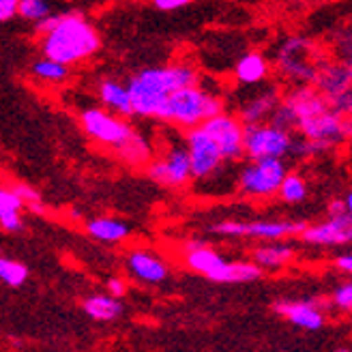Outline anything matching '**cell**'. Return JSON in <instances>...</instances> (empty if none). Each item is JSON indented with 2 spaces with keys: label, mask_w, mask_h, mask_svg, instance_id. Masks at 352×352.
Wrapping results in <instances>:
<instances>
[{
  "label": "cell",
  "mask_w": 352,
  "mask_h": 352,
  "mask_svg": "<svg viewBox=\"0 0 352 352\" xmlns=\"http://www.w3.org/2000/svg\"><path fill=\"white\" fill-rule=\"evenodd\" d=\"M200 76L189 65H168V67H153L135 74L127 88L131 93L133 112L138 116H155L160 114L168 97L181 88L198 86Z\"/></svg>",
  "instance_id": "1"
},
{
  "label": "cell",
  "mask_w": 352,
  "mask_h": 352,
  "mask_svg": "<svg viewBox=\"0 0 352 352\" xmlns=\"http://www.w3.org/2000/svg\"><path fill=\"white\" fill-rule=\"evenodd\" d=\"M99 34L82 13H63L58 26L41 39L45 58L65 67L93 56L99 50Z\"/></svg>",
  "instance_id": "2"
},
{
  "label": "cell",
  "mask_w": 352,
  "mask_h": 352,
  "mask_svg": "<svg viewBox=\"0 0 352 352\" xmlns=\"http://www.w3.org/2000/svg\"><path fill=\"white\" fill-rule=\"evenodd\" d=\"M221 108L223 103L219 97L208 95L200 86H189L172 93L164 103V108L160 110V114H157V118L176 122L181 127L196 129L202 127L206 120L219 116Z\"/></svg>",
  "instance_id": "3"
},
{
  "label": "cell",
  "mask_w": 352,
  "mask_h": 352,
  "mask_svg": "<svg viewBox=\"0 0 352 352\" xmlns=\"http://www.w3.org/2000/svg\"><path fill=\"white\" fill-rule=\"evenodd\" d=\"M314 47L307 39L301 37H290L281 41L277 50V69L284 74L288 80L298 82L301 86H311L318 78V67L314 63Z\"/></svg>",
  "instance_id": "4"
},
{
  "label": "cell",
  "mask_w": 352,
  "mask_h": 352,
  "mask_svg": "<svg viewBox=\"0 0 352 352\" xmlns=\"http://www.w3.org/2000/svg\"><path fill=\"white\" fill-rule=\"evenodd\" d=\"M292 146H294V140L290 131L277 129L271 122L245 127V155H248L252 162L284 160V157L292 153Z\"/></svg>",
  "instance_id": "5"
},
{
  "label": "cell",
  "mask_w": 352,
  "mask_h": 352,
  "mask_svg": "<svg viewBox=\"0 0 352 352\" xmlns=\"http://www.w3.org/2000/svg\"><path fill=\"white\" fill-rule=\"evenodd\" d=\"M288 176L281 160H262L245 166L239 174V187L250 198H271L279 193Z\"/></svg>",
  "instance_id": "6"
},
{
  "label": "cell",
  "mask_w": 352,
  "mask_h": 352,
  "mask_svg": "<svg viewBox=\"0 0 352 352\" xmlns=\"http://www.w3.org/2000/svg\"><path fill=\"white\" fill-rule=\"evenodd\" d=\"M305 223L301 221H219L210 226V230L215 234H226V236H256V239H267V241H277L284 236L301 234L305 232Z\"/></svg>",
  "instance_id": "7"
},
{
  "label": "cell",
  "mask_w": 352,
  "mask_h": 352,
  "mask_svg": "<svg viewBox=\"0 0 352 352\" xmlns=\"http://www.w3.org/2000/svg\"><path fill=\"white\" fill-rule=\"evenodd\" d=\"M80 122L84 131L91 138H95L97 142L114 146V148H120L133 135V129L125 120L101 108H86L80 114Z\"/></svg>",
  "instance_id": "8"
},
{
  "label": "cell",
  "mask_w": 352,
  "mask_h": 352,
  "mask_svg": "<svg viewBox=\"0 0 352 352\" xmlns=\"http://www.w3.org/2000/svg\"><path fill=\"white\" fill-rule=\"evenodd\" d=\"M204 131L215 140L223 160L236 162L245 155V125L241 118L221 112L219 116L204 122Z\"/></svg>",
  "instance_id": "9"
},
{
  "label": "cell",
  "mask_w": 352,
  "mask_h": 352,
  "mask_svg": "<svg viewBox=\"0 0 352 352\" xmlns=\"http://www.w3.org/2000/svg\"><path fill=\"white\" fill-rule=\"evenodd\" d=\"M187 151L191 157V172L196 181H202L206 176L215 174L223 162L219 146L215 144V140L204 131V127H196L187 131Z\"/></svg>",
  "instance_id": "10"
},
{
  "label": "cell",
  "mask_w": 352,
  "mask_h": 352,
  "mask_svg": "<svg viewBox=\"0 0 352 352\" xmlns=\"http://www.w3.org/2000/svg\"><path fill=\"white\" fill-rule=\"evenodd\" d=\"M148 179L166 187H181L189 179H193L191 172V157L187 148L172 146L162 160H157L148 166Z\"/></svg>",
  "instance_id": "11"
},
{
  "label": "cell",
  "mask_w": 352,
  "mask_h": 352,
  "mask_svg": "<svg viewBox=\"0 0 352 352\" xmlns=\"http://www.w3.org/2000/svg\"><path fill=\"white\" fill-rule=\"evenodd\" d=\"M298 131L309 142H318V144H327L329 148L340 144L342 140H346L344 135V118L338 112H324L320 116H314L309 120H303L298 125Z\"/></svg>",
  "instance_id": "12"
},
{
  "label": "cell",
  "mask_w": 352,
  "mask_h": 352,
  "mask_svg": "<svg viewBox=\"0 0 352 352\" xmlns=\"http://www.w3.org/2000/svg\"><path fill=\"white\" fill-rule=\"evenodd\" d=\"M281 103L296 116L298 125H301L303 120H309L314 116H320L331 110L329 99L320 95L316 86H296L281 99Z\"/></svg>",
  "instance_id": "13"
},
{
  "label": "cell",
  "mask_w": 352,
  "mask_h": 352,
  "mask_svg": "<svg viewBox=\"0 0 352 352\" xmlns=\"http://www.w3.org/2000/svg\"><path fill=\"white\" fill-rule=\"evenodd\" d=\"M314 86L318 88V93L324 95L331 103L333 99L342 97L344 93H348L352 88V67L342 63V60L320 63L318 78H316Z\"/></svg>",
  "instance_id": "14"
},
{
  "label": "cell",
  "mask_w": 352,
  "mask_h": 352,
  "mask_svg": "<svg viewBox=\"0 0 352 352\" xmlns=\"http://www.w3.org/2000/svg\"><path fill=\"white\" fill-rule=\"evenodd\" d=\"M305 243L314 245H344L352 241V217H329L322 223L307 226L303 232Z\"/></svg>",
  "instance_id": "15"
},
{
  "label": "cell",
  "mask_w": 352,
  "mask_h": 352,
  "mask_svg": "<svg viewBox=\"0 0 352 352\" xmlns=\"http://www.w3.org/2000/svg\"><path fill=\"white\" fill-rule=\"evenodd\" d=\"M281 105V97L277 93V88H269L256 97H252L248 103L241 108V122L245 127L248 125H264L267 120H271V116L275 114V110Z\"/></svg>",
  "instance_id": "16"
},
{
  "label": "cell",
  "mask_w": 352,
  "mask_h": 352,
  "mask_svg": "<svg viewBox=\"0 0 352 352\" xmlns=\"http://www.w3.org/2000/svg\"><path fill=\"white\" fill-rule=\"evenodd\" d=\"M127 269L142 281H148V284H160L168 277V267L162 258L153 256L151 252L144 250H135L129 254L127 258Z\"/></svg>",
  "instance_id": "17"
},
{
  "label": "cell",
  "mask_w": 352,
  "mask_h": 352,
  "mask_svg": "<svg viewBox=\"0 0 352 352\" xmlns=\"http://www.w3.org/2000/svg\"><path fill=\"white\" fill-rule=\"evenodd\" d=\"M99 99L112 114H118V116L135 114L129 88L125 84L116 82V80H103L99 84Z\"/></svg>",
  "instance_id": "18"
},
{
  "label": "cell",
  "mask_w": 352,
  "mask_h": 352,
  "mask_svg": "<svg viewBox=\"0 0 352 352\" xmlns=\"http://www.w3.org/2000/svg\"><path fill=\"white\" fill-rule=\"evenodd\" d=\"M275 311H279L281 316H286V318L301 327V329H309V331H316L324 324V316L322 311L311 305V303H301V301H284V303H277L275 305Z\"/></svg>",
  "instance_id": "19"
},
{
  "label": "cell",
  "mask_w": 352,
  "mask_h": 352,
  "mask_svg": "<svg viewBox=\"0 0 352 352\" xmlns=\"http://www.w3.org/2000/svg\"><path fill=\"white\" fill-rule=\"evenodd\" d=\"M187 267L193 269V271H198L202 275H206L208 279L213 277L223 264L228 262L226 258H221L215 250H210L208 245L204 243H187Z\"/></svg>",
  "instance_id": "20"
},
{
  "label": "cell",
  "mask_w": 352,
  "mask_h": 352,
  "mask_svg": "<svg viewBox=\"0 0 352 352\" xmlns=\"http://www.w3.org/2000/svg\"><path fill=\"white\" fill-rule=\"evenodd\" d=\"M26 206L22 198L11 187L0 189V226H3L5 232H20L24 228L20 210Z\"/></svg>",
  "instance_id": "21"
},
{
  "label": "cell",
  "mask_w": 352,
  "mask_h": 352,
  "mask_svg": "<svg viewBox=\"0 0 352 352\" xmlns=\"http://www.w3.org/2000/svg\"><path fill=\"white\" fill-rule=\"evenodd\" d=\"M262 275V269L254 262H226L223 267L210 277L217 284H241V281H256Z\"/></svg>",
  "instance_id": "22"
},
{
  "label": "cell",
  "mask_w": 352,
  "mask_h": 352,
  "mask_svg": "<svg viewBox=\"0 0 352 352\" xmlns=\"http://www.w3.org/2000/svg\"><path fill=\"white\" fill-rule=\"evenodd\" d=\"M86 232L103 243H118L129 236V226L118 219L99 217V219H93L86 223Z\"/></svg>",
  "instance_id": "23"
},
{
  "label": "cell",
  "mask_w": 352,
  "mask_h": 352,
  "mask_svg": "<svg viewBox=\"0 0 352 352\" xmlns=\"http://www.w3.org/2000/svg\"><path fill=\"white\" fill-rule=\"evenodd\" d=\"M267 72H269V63L262 54L258 52H250V54H245L236 67H234V74H236V80L241 84H258L267 78Z\"/></svg>",
  "instance_id": "24"
},
{
  "label": "cell",
  "mask_w": 352,
  "mask_h": 352,
  "mask_svg": "<svg viewBox=\"0 0 352 352\" xmlns=\"http://www.w3.org/2000/svg\"><path fill=\"white\" fill-rule=\"evenodd\" d=\"M294 256V250L290 245L277 243V245H262V248L254 250V264L262 269H279L288 264Z\"/></svg>",
  "instance_id": "25"
},
{
  "label": "cell",
  "mask_w": 352,
  "mask_h": 352,
  "mask_svg": "<svg viewBox=\"0 0 352 352\" xmlns=\"http://www.w3.org/2000/svg\"><path fill=\"white\" fill-rule=\"evenodd\" d=\"M84 311L93 320H114L120 316L122 305L118 303V298L110 294H93L84 301Z\"/></svg>",
  "instance_id": "26"
},
{
  "label": "cell",
  "mask_w": 352,
  "mask_h": 352,
  "mask_svg": "<svg viewBox=\"0 0 352 352\" xmlns=\"http://www.w3.org/2000/svg\"><path fill=\"white\" fill-rule=\"evenodd\" d=\"M116 151H118V155L122 157V160H125L127 164H133V166L146 164L151 160V146H148V142L140 133H135V131H133V135L127 140V142L122 144L120 148H116Z\"/></svg>",
  "instance_id": "27"
},
{
  "label": "cell",
  "mask_w": 352,
  "mask_h": 352,
  "mask_svg": "<svg viewBox=\"0 0 352 352\" xmlns=\"http://www.w3.org/2000/svg\"><path fill=\"white\" fill-rule=\"evenodd\" d=\"M0 279L5 281L7 286H22L28 279V269L22 262L11 260V258H0Z\"/></svg>",
  "instance_id": "28"
},
{
  "label": "cell",
  "mask_w": 352,
  "mask_h": 352,
  "mask_svg": "<svg viewBox=\"0 0 352 352\" xmlns=\"http://www.w3.org/2000/svg\"><path fill=\"white\" fill-rule=\"evenodd\" d=\"M305 196H307V185L303 181V176L296 172H288L284 185L279 189V198L284 202H301Z\"/></svg>",
  "instance_id": "29"
},
{
  "label": "cell",
  "mask_w": 352,
  "mask_h": 352,
  "mask_svg": "<svg viewBox=\"0 0 352 352\" xmlns=\"http://www.w3.org/2000/svg\"><path fill=\"white\" fill-rule=\"evenodd\" d=\"M32 74L37 76L39 80H45V82H63L69 74V67L60 65V63H54L50 58H41L32 65Z\"/></svg>",
  "instance_id": "30"
},
{
  "label": "cell",
  "mask_w": 352,
  "mask_h": 352,
  "mask_svg": "<svg viewBox=\"0 0 352 352\" xmlns=\"http://www.w3.org/2000/svg\"><path fill=\"white\" fill-rule=\"evenodd\" d=\"M20 15L30 22H43L50 17V5L43 0H20Z\"/></svg>",
  "instance_id": "31"
},
{
  "label": "cell",
  "mask_w": 352,
  "mask_h": 352,
  "mask_svg": "<svg viewBox=\"0 0 352 352\" xmlns=\"http://www.w3.org/2000/svg\"><path fill=\"white\" fill-rule=\"evenodd\" d=\"M11 189L17 193V196L22 198V202H24L26 206H32V204H41V196H39V191H37V189H32L30 185H26V183H13V185H11Z\"/></svg>",
  "instance_id": "32"
},
{
  "label": "cell",
  "mask_w": 352,
  "mask_h": 352,
  "mask_svg": "<svg viewBox=\"0 0 352 352\" xmlns=\"http://www.w3.org/2000/svg\"><path fill=\"white\" fill-rule=\"evenodd\" d=\"M333 303L344 311H352V284H344L333 292Z\"/></svg>",
  "instance_id": "33"
},
{
  "label": "cell",
  "mask_w": 352,
  "mask_h": 352,
  "mask_svg": "<svg viewBox=\"0 0 352 352\" xmlns=\"http://www.w3.org/2000/svg\"><path fill=\"white\" fill-rule=\"evenodd\" d=\"M331 110L338 112L342 118H352V88L348 93H344L342 97L331 101Z\"/></svg>",
  "instance_id": "34"
},
{
  "label": "cell",
  "mask_w": 352,
  "mask_h": 352,
  "mask_svg": "<svg viewBox=\"0 0 352 352\" xmlns=\"http://www.w3.org/2000/svg\"><path fill=\"white\" fill-rule=\"evenodd\" d=\"M17 13H20V3L17 0H3L0 3V20L3 22H9Z\"/></svg>",
  "instance_id": "35"
},
{
  "label": "cell",
  "mask_w": 352,
  "mask_h": 352,
  "mask_svg": "<svg viewBox=\"0 0 352 352\" xmlns=\"http://www.w3.org/2000/svg\"><path fill=\"white\" fill-rule=\"evenodd\" d=\"M108 292H110V296L120 298V296H125V292H127V284L122 279H118V277H112V279H108Z\"/></svg>",
  "instance_id": "36"
},
{
  "label": "cell",
  "mask_w": 352,
  "mask_h": 352,
  "mask_svg": "<svg viewBox=\"0 0 352 352\" xmlns=\"http://www.w3.org/2000/svg\"><path fill=\"white\" fill-rule=\"evenodd\" d=\"M187 5H189V0H155V9H160V11H174Z\"/></svg>",
  "instance_id": "37"
},
{
  "label": "cell",
  "mask_w": 352,
  "mask_h": 352,
  "mask_svg": "<svg viewBox=\"0 0 352 352\" xmlns=\"http://www.w3.org/2000/svg\"><path fill=\"white\" fill-rule=\"evenodd\" d=\"M329 215L331 217H344V215H348L346 200H333V202H329Z\"/></svg>",
  "instance_id": "38"
},
{
  "label": "cell",
  "mask_w": 352,
  "mask_h": 352,
  "mask_svg": "<svg viewBox=\"0 0 352 352\" xmlns=\"http://www.w3.org/2000/svg\"><path fill=\"white\" fill-rule=\"evenodd\" d=\"M336 264L342 269V271H346V273H352V254H346V256H340L338 260H336Z\"/></svg>",
  "instance_id": "39"
},
{
  "label": "cell",
  "mask_w": 352,
  "mask_h": 352,
  "mask_svg": "<svg viewBox=\"0 0 352 352\" xmlns=\"http://www.w3.org/2000/svg\"><path fill=\"white\" fill-rule=\"evenodd\" d=\"M344 135L346 140H352V118H344Z\"/></svg>",
  "instance_id": "40"
},
{
  "label": "cell",
  "mask_w": 352,
  "mask_h": 352,
  "mask_svg": "<svg viewBox=\"0 0 352 352\" xmlns=\"http://www.w3.org/2000/svg\"><path fill=\"white\" fill-rule=\"evenodd\" d=\"M346 206H348V215L352 217V191L346 196Z\"/></svg>",
  "instance_id": "41"
},
{
  "label": "cell",
  "mask_w": 352,
  "mask_h": 352,
  "mask_svg": "<svg viewBox=\"0 0 352 352\" xmlns=\"http://www.w3.org/2000/svg\"><path fill=\"white\" fill-rule=\"evenodd\" d=\"M336 352H352V350H348V348H340V350H336Z\"/></svg>",
  "instance_id": "42"
}]
</instances>
